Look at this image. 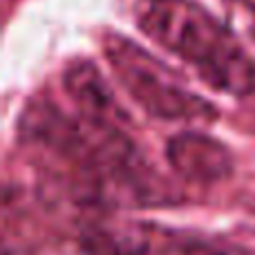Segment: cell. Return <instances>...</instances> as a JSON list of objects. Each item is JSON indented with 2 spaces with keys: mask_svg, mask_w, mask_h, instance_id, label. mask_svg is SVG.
I'll use <instances>...</instances> for the list:
<instances>
[{
  "mask_svg": "<svg viewBox=\"0 0 255 255\" xmlns=\"http://www.w3.org/2000/svg\"><path fill=\"white\" fill-rule=\"evenodd\" d=\"M136 27L188 63L202 81L233 97L255 94V58L233 31L193 0H136Z\"/></svg>",
  "mask_w": 255,
  "mask_h": 255,
  "instance_id": "6da1fadb",
  "label": "cell"
},
{
  "mask_svg": "<svg viewBox=\"0 0 255 255\" xmlns=\"http://www.w3.org/2000/svg\"><path fill=\"white\" fill-rule=\"evenodd\" d=\"M103 52L115 76L136 106L163 121H213L217 110L190 92L161 61L119 34L103 36Z\"/></svg>",
  "mask_w": 255,
  "mask_h": 255,
  "instance_id": "7a4b0ae2",
  "label": "cell"
},
{
  "mask_svg": "<svg viewBox=\"0 0 255 255\" xmlns=\"http://www.w3.org/2000/svg\"><path fill=\"white\" fill-rule=\"evenodd\" d=\"M202 235L163 229L150 222H110L85 231V255H197Z\"/></svg>",
  "mask_w": 255,
  "mask_h": 255,
  "instance_id": "3957f363",
  "label": "cell"
},
{
  "mask_svg": "<svg viewBox=\"0 0 255 255\" xmlns=\"http://www.w3.org/2000/svg\"><path fill=\"white\" fill-rule=\"evenodd\" d=\"M166 161L188 184L213 186L233 175V154L220 139L206 132H181L166 145Z\"/></svg>",
  "mask_w": 255,
  "mask_h": 255,
  "instance_id": "277c9868",
  "label": "cell"
},
{
  "mask_svg": "<svg viewBox=\"0 0 255 255\" xmlns=\"http://www.w3.org/2000/svg\"><path fill=\"white\" fill-rule=\"evenodd\" d=\"M63 88L81 117L101 126L126 128L128 112L117 101L106 76L92 61L70 63L63 74Z\"/></svg>",
  "mask_w": 255,
  "mask_h": 255,
  "instance_id": "5b68a950",
  "label": "cell"
}]
</instances>
